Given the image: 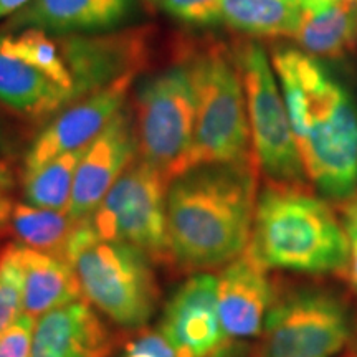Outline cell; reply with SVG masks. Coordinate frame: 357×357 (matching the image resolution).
I'll use <instances>...</instances> for the list:
<instances>
[{"mask_svg":"<svg viewBox=\"0 0 357 357\" xmlns=\"http://www.w3.org/2000/svg\"><path fill=\"white\" fill-rule=\"evenodd\" d=\"M258 174L257 162L211 164L171 178L166 223L172 265L202 271L242 255L252 238Z\"/></svg>","mask_w":357,"mask_h":357,"instance_id":"cell-1","label":"cell"},{"mask_svg":"<svg viewBox=\"0 0 357 357\" xmlns=\"http://www.w3.org/2000/svg\"><path fill=\"white\" fill-rule=\"evenodd\" d=\"M248 250L266 270L305 275L346 271L349 243L341 218L307 185L268 182L258 189Z\"/></svg>","mask_w":357,"mask_h":357,"instance_id":"cell-2","label":"cell"},{"mask_svg":"<svg viewBox=\"0 0 357 357\" xmlns=\"http://www.w3.org/2000/svg\"><path fill=\"white\" fill-rule=\"evenodd\" d=\"M195 100L190 149L176 176L211 164L255 162L247 96L235 52L208 43L184 58ZM174 176V177H176Z\"/></svg>","mask_w":357,"mask_h":357,"instance_id":"cell-3","label":"cell"},{"mask_svg":"<svg viewBox=\"0 0 357 357\" xmlns=\"http://www.w3.org/2000/svg\"><path fill=\"white\" fill-rule=\"evenodd\" d=\"M65 260L77 273L84 300L113 323L137 329L153 318L160 291L153 260L137 248L101 238L86 220L71 235Z\"/></svg>","mask_w":357,"mask_h":357,"instance_id":"cell-4","label":"cell"},{"mask_svg":"<svg viewBox=\"0 0 357 357\" xmlns=\"http://www.w3.org/2000/svg\"><path fill=\"white\" fill-rule=\"evenodd\" d=\"M307 86L306 126L296 142L307 181L324 199L357 197V106L314 56L303 60Z\"/></svg>","mask_w":357,"mask_h":357,"instance_id":"cell-5","label":"cell"},{"mask_svg":"<svg viewBox=\"0 0 357 357\" xmlns=\"http://www.w3.org/2000/svg\"><path fill=\"white\" fill-rule=\"evenodd\" d=\"M352 314L342 293L305 283L276 291L257 357H334L349 344Z\"/></svg>","mask_w":357,"mask_h":357,"instance_id":"cell-6","label":"cell"},{"mask_svg":"<svg viewBox=\"0 0 357 357\" xmlns=\"http://www.w3.org/2000/svg\"><path fill=\"white\" fill-rule=\"evenodd\" d=\"M242 73L253 155L268 182L307 185V176L294 139L283 95L265 48L243 42L235 50Z\"/></svg>","mask_w":357,"mask_h":357,"instance_id":"cell-7","label":"cell"},{"mask_svg":"<svg viewBox=\"0 0 357 357\" xmlns=\"http://www.w3.org/2000/svg\"><path fill=\"white\" fill-rule=\"evenodd\" d=\"M169 182L162 171L136 158L111 187L89 223L101 238L131 245L153 263L172 265L166 223Z\"/></svg>","mask_w":357,"mask_h":357,"instance_id":"cell-8","label":"cell"},{"mask_svg":"<svg viewBox=\"0 0 357 357\" xmlns=\"http://www.w3.org/2000/svg\"><path fill=\"white\" fill-rule=\"evenodd\" d=\"M139 158L169 177L189 153L195 128V100L184 61L151 75L134 96Z\"/></svg>","mask_w":357,"mask_h":357,"instance_id":"cell-9","label":"cell"},{"mask_svg":"<svg viewBox=\"0 0 357 357\" xmlns=\"http://www.w3.org/2000/svg\"><path fill=\"white\" fill-rule=\"evenodd\" d=\"M159 333L178 357H234L236 342L223 331L218 312V278L197 271L169 300Z\"/></svg>","mask_w":357,"mask_h":357,"instance_id":"cell-10","label":"cell"},{"mask_svg":"<svg viewBox=\"0 0 357 357\" xmlns=\"http://www.w3.org/2000/svg\"><path fill=\"white\" fill-rule=\"evenodd\" d=\"M137 154L139 149L132 108L124 105L108 126L86 147L79 160L66 211L70 217L77 223L89 220Z\"/></svg>","mask_w":357,"mask_h":357,"instance_id":"cell-11","label":"cell"},{"mask_svg":"<svg viewBox=\"0 0 357 357\" xmlns=\"http://www.w3.org/2000/svg\"><path fill=\"white\" fill-rule=\"evenodd\" d=\"M137 73L139 71L123 75L100 91L60 111L55 119H52L35 137L25 155L24 172L33 171L58 155L91 144L98 134L126 105V98Z\"/></svg>","mask_w":357,"mask_h":357,"instance_id":"cell-12","label":"cell"},{"mask_svg":"<svg viewBox=\"0 0 357 357\" xmlns=\"http://www.w3.org/2000/svg\"><path fill=\"white\" fill-rule=\"evenodd\" d=\"M266 268L247 248L227 263L218 276V312L223 331L231 341L261 336L275 287Z\"/></svg>","mask_w":357,"mask_h":357,"instance_id":"cell-13","label":"cell"},{"mask_svg":"<svg viewBox=\"0 0 357 357\" xmlns=\"http://www.w3.org/2000/svg\"><path fill=\"white\" fill-rule=\"evenodd\" d=\"M114 337L88 301L56 307L37 319L32 357H111Z\"/></svg>","mask_w":357,"mask_h":357,"instance_id":"cell-14","label":"cell"},{"mask_svg":"<svg viewBox=\"0 0 357 357\" xmlns=\"http://www.w3.org/2000/svg\"><path fill=\"white\" fill-rule=\"evenodd\" d=\"M131 0H33L10 17L7 29L71 35L100 32L126 19Z\"/></svg>","mask_w":357,"mask_h":357,"instance_id":"cell-15","label":"cell"},{"mask_svg":"<svg viewBox=\"0 0 357 357\" xmlns=\"http://www.w3.org/2000/svg\"><path fill=\"white\" fill-rule=\"evenodd\" d=\"M0 102L26 118H47L73 105L70 93L3 47L0 35Z\"/></svg>","mask_w":357,"mask_h":357,"instance_id":"cell-16","label":"cell"},{"mask_svg":"<svg viewBox=\"0 0 357 357\" xmlns=\"http://www.w3.org/2000/svg\"><path fill=\"white\" fill-rule=\"evenodd\" d=\"M311 56L341 58L357 48V0H303L294 35Z\"/></svg>","mask_w":357,"mask_h":357,"instance_id":"cell-17","label":"cell"},{"mask_svg":"<svg viewBox=\"0 0 357 357\" xmlns=\"http://www.w3.org/2000/svg\"><path fill=\"white\" fill-rule=\"evenodd\" d=\"M24 273V314L37 321L43 314L83 300L77 273L65 258L17 243Z\"/></svg>","mask_w":357,"mask_h":357,"instance_id":"cell-18","label":"cell"},{"mask_svg":"<svg viewBox=\"0 0 357 357\" xmlns=\"http://www.w3.org/2000/svg\"><path fill=\"white\" fill-rule=\"evenodd\" d=\"M303 0H222V22L248 37H291L301 19Z\"/></svg>","mask_w":357,"mask_h":357,"instance_id":"cell-19","label":"cell"},{"mask_svg":"<svg viewBox=\"0 0 357 357\" xmlns=\"http://www.w3.org/2000/svg\"><path fill=\"white\" fill-rule=\"evenodd\" d=\"M6 227L15 236V243L65 258L66 247L78 223L66 211H50L22 202L13 205Z\"/></svg>","mask_w":357,"mask_h":357,"instance_id":"cell-20","label":"cell"},{"mask_svg":"<svg viewBox=\"0 0 357 357\" xmlns=\"http://www.w3.org/2000/svg\"><path fill=\"white\" fill-rule=\"evenodd\" d=\"M86 147L61 154L33 171L24 172L25 202L50 211H68L75 177Z\"/></svg>","mask_w":357,"mask_h":357,"instance_id":"cell-21","label":"cell"},{"mask_svg":"<svg viewBox=\"0 0 357 357\" xmlns=\"http://www.w3.org/2000/svg\"><path fill=\"white\" fill-rule=\"evenodd\" d=\"M2 43L8 52L43 71L48 78L66 89L73 102L79 101L75 79L61 55L58 37L53 38L52 33L38 29H25L17 35H2Z\"/></svg>","mask_w":357,"mask_h":357,"instance_id":"cell-22","label":"cell"},{"mask_svg":"<svg viewBox=\"0 0 357 357\" xmlns=\"http://www.w3.org/2000/svg\"><path fill=\"white\" fill-rule=\"evenodd\" d=\"M24 314V273L17 243L0 252V336Z\"/></svg>","mask_w":357,"mask_h":357,"instance_id":"cell-23","label":"cell"},{"mask_svg":"<svg viewBox=\"0 0 357 357\" xmlns=\"http://www.w3.org/2000/svg\"><path fill=\"white\" fill-rule=\"evenodd\" d=\"M169 15L189 25L222 22V0H159Z\"/></svg>","mask_w":357,"mask_h":357,"instance_id":"cell-24","label":"cell"},{"mask_svg":"<svg viewBox=\"0 0 357 357\" xmlns=\"http://www.w3.org/2000/svg\"><path fill=\"white\" fill-rule=\"evenodd\" d=\"M35 319L22 314L0 336V357H32Z\"/></svg>","mask_w":357,"mask_h":357,"instance_id":"cell-25","label":"cell"},{"mask_svg":"<svg viewBox=\"0 0 357 357\" xmlns=\"http://www.w3.org/2000/svg\"><path fill=\"white\" fill-rule=\"evenodd\" d=\"M121 357H178L160 333L144 331L126 342Z\"/></svg>","mask_w":357,"mask_h":357,"instance_id":"cell-26","label":"cell"},{"mask_svg":"<svg viewBox=\"0 0 357 357\" xmlns=\"http://www.w3.org/2000/svg\"><path fill=\"white\" fill-rule=\"evenodd\" d=\"M337 205L339 218H341L347 236V243H349V261H347L346 270L351 287L357 293V197Z\"/></svg>","mask_w":357,"mask_h":357,"instance_id":"cell-27","label":"cell"},{"mask_svg":"<svg viewBox=\"0 0 357 357\" xmlns=\"http://www.w3.org/2000/svg\"><path fill=\"white\" fill-rule=\"evenodd\" d=\"M13 174L6 162L0 160V227H6L15 202L12 199Z\"/></svg>","mask_w":357,"mask_h":357,"instance_id":"cell-28","label":"cell"},{"mask_svg":"<svg viewBox=\"0 0 357 357\" xmlns=\"http://www.w3.org/2000/svg\"><path fill=\"white\" fill-rule=\"evenodd\" d=\"M33 0H0V19L15 15L17 12L29 6Z\"/></svg>","mask_w":357,"mask_h":357,"instance_id":"cell-29","label":"cell"}]
</instances>
